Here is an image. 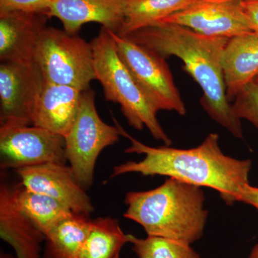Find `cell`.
Returning <instances> with one entry per match:
<instances>
[{
    "instance_id": "4316f807",
    "label": "cell",
    "mask_w": 258,
    "mask_h": 258,
    "mask_svg": "<svg viewBox=\"0 0 258 258\" xmlns=\"http://www.w3.org/2000/svg\"><path fill=\"white\" fill-rule=\"evenodd\" d=\"M0 258H16V257H14L13 254L8 253V252L1 250V252H0Z\"/></svg>"
},
{
    "instance_id": "3957f363",
    "label": "cell",
    "mask_w": 258,
    "mask_h": 258,
    "mask_svg": "<svg viewBox=\"0 0 258 258\" xmlns=\"http://www.w3.org/2000/svg\"><path fill=\"white\" fill-rule=\"evenodd\" d=\"M123 217L143 227L147 236L192 244L204 235L209 212L203 187L168 178L155 189L129 191Z\"/></svg>"
},
{
    "instance_id": "277c9868",
    "label": "cell",
    "mask_w": 258,
    "mask_h": 258,
    "mask_svg": "<svg viewBox=\"0 0 258 258\" xmlns=\"http://www.w3.org/2000/svg\"><path fill=\"white\" fill-rule=\"evenodd\" d=\"M90 43L96 80L101 83L107 101L120 105L132 128L142 131L146 127L153 138L169 147L171 140L158 120L157 110L120 58L111 31L101 27Z\"/></svg>"
},
{
    "instance_id": "83f0119b",
    "label": "cell",
    "mask_w": 258,
    "mask_h": 258,
    "mask_svg": "<svg viewBox=\"0 0 258 258\" xmlns=\"http://www.w3.org/2000/svg\"><path fill=\"white\" fill-rule=\"evenodd\" d=\"M204 2H211V3H224V2L232 1V0H200Z\"/></svg>"
},
{
    "instance_id": "4fadbf2b",
    "label": "cell",
    "mask_w": 258,
    "mask_h": 258,
    "mask_svg": "<svg viewBox=\"0 0 258 258\" xmlns=\"http://www.w3.org/2000/svg\"><path fill=\"white\" fill-rule=\"evenodd\" d=\"M127 0H52L48 18L58 19L64 30L77 35L83 25L100 24L118 33L124 20Z\"/></svg>"
},
{
    "instance_id": "7a4b0ae2",
    "label": "cell",
    "mask_w": 258,
    "mask_h": 258,
    "mask_svg": "<svg viewBox=\"0 0 258 258\" xmlns=\"http://www.w3.org/2000/svg\"><path fill=\"white\" fill-rule=\"evenodd\" d=\"M164 58L175 56L203 90L200 103L214 121L234 137L243 139L241 120L226 96L222 57L229 38L212 37L176 24L157 22L127 36Z\"/></svg>"
},
{
    "instance_id": "2e32d148",
    "label": "cell",
    "mask_w": 258,
    "mask_h": 258,
    "mask_svg": "<svg viewBox=\"0 0 258 258\" xmlns=\"http://www.w3.org/2000/svg\"><path fill=\"white\" fill-rule=\"evenodd\" d=\"M226 96L232 103L240 90L258 75V35L229 38L222 57Z\"/></svg>"
},
{
    "instance_id": "5b68a950",
    "label": "cell",
    "mask_w": 258,
    "mask_h": 258,
    "mask_svg": "<svg viewBox=\"0 0 258 258\" xmlns=\"http://www.w3.org/2000/svg\"><path fill=\"white\" fill-rule=\"evenodd\" d=\"M35 63L45 82L84 91L96 80L91 43L52 27H46L40 35Z\"/></svg>"
},
{
    "instance_id": "ffe728a7",
    "label": "cell",
    "mask_w": 258,
    "mask_h": 258,
    "mask_svg": "<svg viewBox=\"0 0 258 258\" xmlns=\"http://www.w3.org/2000/svg\"><path fill=\"white\" fill-rule=\"evenodd\" d=\"M128 242L129 235L122 230L116 219L98 217L91 222L79 258H119L120 251Z\"/></svg>"
},
{
    "instance_id": "603a6c76",
    "label": "cell",
    "mask_w": 258,
    "mask_h": 258,
    "mask_svg": "<svg viewBox=\"0 0 258 258\" xmlns=\"http://www.w3.org/2000/svg\"><path fill=\"white\" fill-rule=\"evenodd\" d=\"M52 0H0V13L20 11L47 14Z\"/></svg>"
},
{
    "instance_id": "7402d4cb",
    "label": "cell",
    "mask_w": 258,
    "mask_h": 258,
    "mask_svg": "<svg viewBox=\"0 0 258 258\" xmlns=\"http://www.w3.org/2000/svg\"><path fill=\"white\" fill-rule=\"evenodd\" d=\"M231 108L236 118L247 120L258 130V86L254 81L240 90Z\"/></svg>"
},
{
    "instance_id": "ac0fdd59",
    "label": "cell",
    "mask_w": 258,
    "mask_h": 258,
    "mask_svg": "<svg viewBox=\"0 0 258 258\" xmlns=\"http://www.w3.org/2000/svg\"><path fill=\"white\" fill-rule=\"evenodd\" d=\"M198 0H127L124 20L117 35L125 37L189 8Z\"/></svg>"
},
{
    "instance_id": "9c48e42d",
    "label": "cell",
    "mask_w": 258,
    "mask_h": 258,
    "mask_svg": "<svg viewBox=\"0 0 258 258\" xmlns=\"http://www.w3.org/2000/svg\"><path fill=\"white\" fill-rule=\"evenodd\" d=\"M44 80L34 66L0 63V127L32 124V115Z\"/></svg>"
},
{
    "instance_id": "484cf974",
    "label": "cell",
    "mask_w": 258,
    "mask_h": 258,
    "mask_svg": "<svg viewBox=\"0 0 258 258\" xmlns=\"http://www.w3.org/2000/svg\"><path fill=\"white\" fill-rule=\"evenodd\" d=\"M249 258H258V243L256 244L251 250Z\"/></svg>"
},
{
    "instance_id": "ba28073f",
    "label": "cell",
    "mask_w": 258,
    "mask_h": 258,
    "mask_svg": "<svg viewBox=\"0 0 258 258\" xmlns=\"http://www.w3.org/2000/svg\"><path fill=\"white\" fill-rule=\"evenodd\" d=\"M0 154L3 169L68 162L64 137L40 127H0Z\"/></svg>"
},
{
    "instance_id": "6da1fadb",
    "label": "cell",
    "mask_w": 258,
    "mask_h": 258,
    "mask_svg": "<svg viewBox=\"0 0 258 258\" xmlns=\"http://www.w3.org/2000/svg\"><path fill=\"white\" fill-rule=\"evenodd\" d=\"M113 120L120 135L131 142L125 152L144 154V158L114 166L111 177L136 173L173 178L200 187L211 188L230 206L239 203L242 189L249 184L252 161L225 154L220 147V137L216 133L209 134L203 143L191 149H175L170 146L152 147L129 135L115 118Z\"/></svg>"
},
{
    "instance_id": "8992f818",
    "label": "cell",
    "mask_w": 258,
    "mask_h": 258,
    "mask_svg": "<svg viewBox=\"0 0 258 258\" xmlns=\"http://www.w3.org/2000/svg\"><path fill=\"white\" fill-rule=\"evenodd\" d=\"M120 137L118 127L105 123L98 115L94 91L91 88L83 91L79 113L64 139L66 159L85 189L93 184L98 156Z\"/></svg>"
},
{
    "instance_id": "7c38bea8",
    "label": "cell",
    "mask_w": 258,
    "mask_h": 258,
    "mask_svg": "<svg viewBox=\"0 0 258 258\" xmlns=\"http://www.w3.org/2000/svg\"><path fill=\"white\" fill-rule=\"evenodd\" d=\"M48 16L13 11L0 13L1 62L34 66L37 43Z\"/></svg>"
},
{
    "instance_id": "f1b7e54d",
    "label": "cell",
    "mask_w": 258,
    "mask_h": 258,
    "mask_svg": "<svg viewBox=\"0 0 258 258\" xmlns=\"http://www.w3.org/2000/svg\"><path fill=\"white\" fill-rule=\"evenodd\" d=\"M254 82L256 83V84L258 86V75L256 76L255 79H254Z\"/></svg>"
},
{
    "instance_id": "8fae6325",
    "label": "cell",
    "mask_w": 258,
    "mask_h": 258,
    "mask_svg": "<svg viewBox=\"0 0 258 258\" xmlns=\"http://www.w3.org/2000/svg\"><path fill=\"white\" fill-rule=\"evenodd\" d=\"M15 172L25 188L55 199L74 213L89 216L94 210L86 189L66 164L48 163L21 168Z\"/></svg>"
},
{
    "instance_id": "52a82bcc",
    "label": "cell",
    "mask_w": 258,
    "mask_h": 258,
    "mask_svg": "<svg viewBox=\"0 0 258 258\" xmlns=\"http://www.w3.org/2000/svg\"><path fill=\"white\" fill-rule=\"evenodd\" d=\"M111 33L120 58L156 109L186 114V107L166 59L128 37Z\"/></svg>"
},
{
    "instance_id": "d6986e66",
    "label": "cell",
    "mask_w": 258,
    "mask_h": 258,
    "mask_svg": "<svg viewBox=\"0 0 258 258\" xmlns=\"http://www.w3.org/2000/svg\"><path fill=\"white\" fill-rule=\"evenodd\" d=\"M15 196L19 208L44 235L57 223L74 213L55 199L25 188L15 187Z\"/></svg>"
},
{
    "instance_id": "cb8c5ba5",
    "label": "cell",
    "mask_w": 258,
    "mask_h": 258,
    "mask_svg": "<svg viewBox=\"0 0 258 258\" xmlns=\"http://www.w3.org/2000/svg\"><path fill=\"white\" fill-rule=\"evenodd\" d=\"M240 2L252 31L258 35V0H240Z\"/></svg>"
},
{
    "instance_id": "d4e9b609",
    "label": "cell",
    "mask_w": 258,
    "mask_h": 258,
    "mask_svg": "<svg viewBox=\"0 0 258 258\" xmlns=\"http://www.w3.org/2000/svg\"><path fill=\"white\" fill-rule=\"evenodd\" d=\"M239 203L250 205L258 211V187L249 184H246L240 194Z\"/></svg>"
},
{
    "instance_id": "5bb4252c",
    "label": "cell",
    "mask_w": 258,
    "mask_h": 258,
    "mask_svg": "<svg viewBox=\"0 0 258 258\" xmlns=\"http://www.w3.org/2000/svg\"><path fill=\"white\" fill-rule=\"evenodd\" d=\"M0 237L14 249L16 258H42L45 236L19 208L15 187L0 186Z\"/></svg>"
},
{
    "instance_id": "44dd1931",
    "label": "cell",
    "mask_w": 258,
    "mask_h": 258,
    "mask_svg": "<svg viewBox=\"0 0 258 258\" xmlns=\"http://www.w3.org/2000/svg\"><path fill=\"white\" fill-rule=\"evenodd\" d=\"M129 243L139 258H200L191 244L164 237L129 235Z\"/></svg>"
},
{
    "instance_id": "9a60e30c",
    "label": "cell",
    "mask_w": 258,
    "mask_h": 258,
    "mask_svg": "<svg viewBox=\"0 0 258 258\" xmlns=\"http://www.w3.org/2000/svg\"><path fill=\"white\" fill-rule=\"evenodd\" d=\"M83 91L44 82L32 115V125L66 137L74 124Z\"/></svg>"
},
{
    "instance_id": "30bf717a",
    "label": "cell",
    "mask_w": 258,
    "mask_h": 258,
    "mask_svg": "<svg viewBox=\"0 0 258 258\" xmlns=\"http://www.w3.org/2000/svg\"><path fill=\"white\" fill-rule=\"evenodd\" d=\"M159 22L176 24L212 37L231 38L254 33L240 0L224 3L198 0L189 8Z\"/></svg>"
},
{
    "instance_id": "e0dca14e",
    "label": "cell",
    "mask_w": 258,
    "mask_h": 258,
    "mask_svg": "<svg viewBox=\"0 0 258 258\" xmlns=\"http://www.w3.org/2000/svg\"><path fill=\"white\" fill-rule=\"evenodd\" d=\"M83 214L72 213L45 235V258H79L92 220Z\"/></svg>"
}]
</instances>
